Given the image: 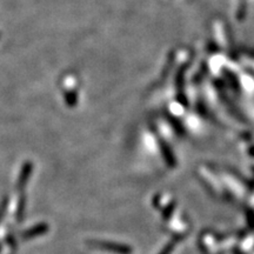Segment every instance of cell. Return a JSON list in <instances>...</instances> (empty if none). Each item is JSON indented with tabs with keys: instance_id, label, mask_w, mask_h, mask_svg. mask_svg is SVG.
<instances>
[{
	"instance_id": "obj_1",
	"label": "cell",
	"mask_w": 254,
	"mask_h": 254,
	"mask_svg": "<svg viewBox=\"0 0 254 254\" xmlns=\"http://www.w3.org/2000/svg\"><path fill=\"white\" fill-rule=\"evenodd\" d=\"M93 244L95 247H98V249L111 251V252H116L119 254H129L132 252L131 247L120 245V244L109 243V241H93Z\"/></svg>"
},
{
	"instance_id": "obj_2",
	"label": "cell",
	"mask_w": 254,
	"mask_h": 254,
	"mask_svg": "<svg viewBox=\"0 0 254 254\" xmlns=\"http://www.w3.org/2000/svg\"><path fill=\"white\" fill-rule=\"evenodd\" d=\"M172 249H173V244H170V245H168L166 249L164 250V252H163V254H168V253H171V251H172Z\"/></svg>"
}]
</instances>
